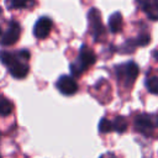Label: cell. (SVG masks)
<instances>
[{"instance_id":"obj_1","label":"cell","mask_w":158,"mask_h":158,"mask_svg":"<svg viewBox=\"0 0 158 158\" xmlns=\"http://www.w3.org/2000/svg\"><path fill=\"white\" fill-rule=\"evenodd\" d=\"M30 52L27 49H20L17 52L1 51L0 62L7 68L9 73L16 79H23L28 74V59Z\"/></svg>"},{"instance_id":"obj_2","label":"cell","mask_w":158,"mask_h":158,"mask_svg":"<svg viewBox=\"0 0 158 158\" xmlns=\"http://www.w3.org/2000/svg\"><path fill=\"white\" fill-rule=\"evenodd\" d=\"M114 69H115V75H116L118 85L127 90L135 84L139 74V67L132 60L118 64Z\"/></svg>"},{"instance_id":"obj_3","label":"cell","mask_w":158,"mask_h":158,"mask_svg":"<svg viewBox=\"0 0 158 158\" xmlns=\"http://www.w3.org/2000/svg\"><path fill=\"white\" fill-rule=\"evenodd\" d=\"M95 62H96V56H95L94 51L90 47H88L86 44H83L80 47L77 59L70 63L69 68H70V72L74 75V78H78L86 69H89Z\"/></svg>"},{"instance_id":"obj_4","label":"cell","mask_w":158,"mask_h":158,"mask_svg":"<svg viewBox=\"0 0 158 158\" xmlns=\"http://www.w3.org/2000/svg\"><path fill=\"white\" fill-rule=\"evenodd\" d=\"M135 130L144 136H153L158 128V115L157 114H139L133 120Z\"/></svg>"},{"instance_id":"obj_5","label":"cell","mask_w":158,"mask_h":158,"mask_svg":"<svg viewBox=\"0 0 158 158\" xmlns=\"http://www.w3.org/2000/svg\"><path fill=\"white\" fill-rule=\"evenodd\" d=\"M88 23H89V32L94 38V41L96 42L102 41L106 36V31L101 21V15L98 9L95 7L90 9V11L88 12Z\"/></svg>"},{"instance_id":"obj_6","label":"cell","mask_w":158,"mask_h":158,"mask_svg":"<svg viewBox=\"0 0 158 158\" xmlns=\"http://www.w3.org/2000/svg\"><path fill=\"white\" fill-rule=\"evenodd\" d=\"M21 36V26L17 21L11 20L7 23V27L5 31H1L0 36V44L1 46H11L19 41Z\"/></svg>"},{"instance_id":"obj_7","label":"cell","mask_w":158,"mask_h":158,"mask_svg":"<svg viewBox=\"0 0 158 158\" xmlns=\"http://www.w3.org/2000/svg\"><path fill=\"white\" fill-rule=\"evenodd\" d=\"M56 88L62 93L63 95L70 96L74 95L78 91V83L77 80L70 75H62L56 81Z\"/></svg>"},{"instance_id":"obj_8","label":"cell","mask_w":158,"mask_h":158,"mask_svg":"<svg viewBox=\"0 0 158 158\" xmlns=\"http://www.w3.org/2000/svg\"><path fill=\"white\" fill-rule=\"evenodd\" d=\"M53 27V21L48 16H42L37 20L33 27V35L37 40H44L49 36Z\"/></svg>"},{"instance_id":"obj_9","label":"cell","mask_w":158,"mask_h":158,"mask_svg":"<svg viewBox=\"0 0 158 158\" xmlns=\"http://www.w3.org/2000/svg\"><path fill=\"white\" fill-rule=\"evenodd\" d=\"M136 4L149 20L158 21V0H136Z\"/></svg>"},{"instance_id":"obj_10","label":"cell","mask_w":158,"mask_h":158,"mask_svg":"<svg viewBox=\"0 0 158 158\" xmlns=\"http://www.w3.org/2000/svg\"><path fill=\"white\" fill-rule=\"evenodd\" d=\"M146 88L149 93L158 95V70H149L147 73Z\"/></svg>"},{"instance_id":"obj_11","label":"cell","mask_w":158,"mask_h":158,"mask_svg":"<svg viewBox=\"0 0 158 158\" xmlns=\"http://www.w3.org/2000/svg\"><path fill=\"white\" fill-rule=\"evenodd\" d=\"M109 28L112 33H118L121 32L122 30V26H123V19H122V15L121 12H114L110 19H109Z\"/></svg>"},{"instance_id":"obj_12","label":"cell","mask_w":158,"mask_h":158,"mask_svg":"<svg viewBox=\"0 0 158 158\" xmlns=\"http://www.w3.org/2000/svg\"><path fill=\"white\" fill-rule=\"evenodd\" d=\"M6 7L9 10H17V9H32L36 5L35 0H5Z\"/></svg>"},{"instance_id":"obj_13","label":"cell","mask_w":158,"mask_h":158,"mask_svg":"<svg viewBox=\"0 0 158 158\" xmlns=\"http://www.w3.org/2000/svg\"><path fill=\"white\" fill-rule=\"evenodd\" d=\"M14 110L12 102L5 96L0 95V116H9Z\"/></svg>"},{"instance_id":"obj_14","label":"cell","mask_w":158,"mask_h":158,"mask_svg":"<svg viewBox=\"0 0 158 158\" xmlns=\"http://www.w3.org/2000/svg\"><path fill=\"white\" fill-rule=\"evenodd\" d=\"M112 122V131H116L118 133H123L127 130V121L122 116H116Z\"/></svg>"},{"instance_id":"obj_15","label":"cell","mask_w":158,"mask_h":158,"mask_svg":"<svg viewBox=\"0 0 158 158\" xmlns=\"http://www.w3.org/2000/svg\"><path fill=\"white\" fill-rule=\"evenodd\" d=\"M112 131V122L106 118V117H102L99 122V132L100 133H109Z\"/></svg>"},{"instance_id":"obj_16","label":"cell","mask_w":158,"mask_h":158,"mask_svg":"<svg viewBox=\"0 0 158 158\" xmlns=\"http://www.w3.org/2000/svg\"><path fill=\"white\" fill-rule=\"evenodd\" d=\"M100 158H116L114 154H111V153H107V154H105V156H101Z\"/></svg>"},{"instance_id":"obj_17","label":"cell","mask_w":158,"mask_h":158,"mask_svg":"<svg viewBox=\"0 0 158 158\" xmlns=\"http://www.w3.org/2000/svg\"><path fill=\"white\" fill-rule=\"evenodd\" d=\"M152 56L154 57V59H156V60H158V49H156V51L152 53Z\"/></svg>"},{"instance_id":"obj_18","label":"cell","mask_w":158,"mask_h":158,"mask_svg":"<svg viewBox=\"0 0 158 158\" xmlns=\"http://www.w3.org/2000/svg\"><path fill=\"white\" fill-rule=\"evenodd\" d=\"M1 31H2V27L0 26V36H1Z\"/></svg>"},{"instance_id":"obj_19","label":"cell","mask_w":158,"mask_h":158,"mask_svg":"<svg viewBox=\"0 0 158 158\" xmlns=\"http://www.w3.org/2000/svg\"><path fill=\"white\" fill-rule=\"evenodd\" d=\"M1 12H2V10H1V7H0V15H1Z\"/></svg>"},{"instance_id":"obj_20","label":"cell","mask_w":158,"mask_h":158,"mask_svg":"<svg viewBox=\"0 0 158 158\" xmlns=\"http://www.w3.org/2000/svg\"><path fill=\"white\" fill-rule=\"evenodd\" d=\"M0 158H1V157H0Z\"/></svg>"}]
</instances>
